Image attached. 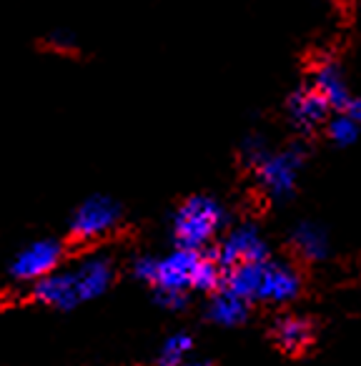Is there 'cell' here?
<instances>
[{
	"label": "cell",
	"instance_id": "1",
	"mask_svg": "<svg viewBox=\"0 0 361 366\" xmlns=\"http://www.w3.org/2000/svg\"><path fill=\"white\" fill-rule=\"evenodd\" d=\"M133 271L156 289L158 304L166 309H181L189 291H219L224 284V266L216 256L181 246L166 256H143L136 261Z\"/></svg>",
	"mask_w": 361,
	"mask_h": 366
},
{
	"label": "cell",
	"instance_id": "2",
	"mask_svg": "<svg viewBox=\"0 0 361 366\" xmlns=\"http://www.w3.org/2000/svg\"><path fill=\"white\" fill-rule=\"evenodd\" d=\"M113 281V264L106 256H88L71 269H58L51 276L36 281L33 296L53 309L71 311L76 306L93 301L108 291Z\"/></svg>",
	"mask_w": 361,
	"mask_h": 366
},
{
	"label": "cell",
	"instance_id": "3",
	"mask_svg": "<svg viewBox=\"0 0 361 366\" xmlns=\"http://www.w3.org/2000/svg\"><path fill=\"white\" fill-rule=\"evenodd\" d=\"M224 289L236 296L266 304H289L301 294V276L294 266L279 261H251V264L231 266L224 271Z\"/></svg>",
	"mask_w": 361,
	"mask_h": 366
},
{
	"label": "cell",
	"instance_id": "4",
	"mask_svg": "<svg viewBox=\"0 0 361 366\" xmlns=\"http://www.w3.org/2000/svg\"><path fill=\"white\" fill-rule=\"evenodd\" d=\"M224 206L211 196H191L173 214V241L181 249L201 251L224 229Z\"/></svg>",
	"mask_w": 361,
	"mask_h": 366
},
{
	"label": "cell",
	"instance_id": "5",
	"mask_svg": "<svg viewBox=\"0 0 361 366\" xmlns=\"http://www.w3.org/2000/svg\"><path fill=\"white\" fill-rule=\"evenodd\" d=\"M251 166H254L261 191L269 199L284 201L296 191V181H299L301 166H304V151L299 146H291L279 153L264 151Z\"/></svg>",
	"mask_w": 361,
	"mask_h": 366
},
{
	"label": "cell",
	"instance_id": "6",
	"mask_svg": "<svg viewBox=\"0 0 361 366\" xmlns=\"http://www.w3.org/2000/svg\"><path fill=\"white\" fill-rule=\"evenodd\" d=\"M118 221H121V206L108 196H93L76 209L71 219V234L81 244H93L113 234Z\"/></svg>",
	"mask_w": 361,
	"mask_h": 366
},
{
	"label": "cell",
	"instance_id": "7",
	"mask_svg": "<svg viewBox=\"0 0 361 366\" xmlns=\"http://www.w3.org/2000/svg\"><path fill=\"white\" fill-rule=\"evenodd\" d=\"M63 264V244L56 239H41L28 244L16 254L11 264V276L16 281H36L51 276Z\"/></svg>",
	"mask_w": 361,
	"mask_h": 366
},
{
	"label": "cell",
	"instance_id": "8",
	"mask_svg": "<svg viewBox=\"0 0 361 366\" xmlns=\"http://www.w3.org/2000/svg\"><path fill=\"white\" fill-rule=\"evenodd\" d=\"M216 261L226 269L241 264H251V261H264L266 259V239L254 224H244L231 229L224 236V241L216 249Z\"/></svg>",
	"mask_w": 361,
	"mask_h": 366
},
{
	"label": "cell",
	"instance_id": "9",
	"mask_svg": "<svg viewBox=\"0 0 361 366\" xmlns=\"http://www.w3.org/2000/svg\"><path fill=\"white\" fill-rule=\"evenodd\" d=\"M289 118L299 131H314L321 123L329 121L331 106L324 101L321 93H316L311 86L299 88L294 96L289 98Z\"/></svg>",
	"mask_w": 361,
	"mask_h": 366
},
{
	"label": "cell",
	"instance_id": "10",
	"mask_svg": "<svg viewBox=\"0 0 361 366\" xmlns=\"http://www.w3.org/2000/svg\"><path fill=\"white\" fill-rule=\"evenodd\" d=\"M311 88H314L316 93H321L324 101L329 103L331 108H336V111H341L351 98L344 71H341L339 63L331 61V58H321L314 66V71H311Z\"/></svg>",
	"mask_w": 361,
	"mask_h": 366
},
{
	"label": "cell",
	"instance_id": "11",
	"mask_svg": "<svg viewBox=\"0 0 361 366\" xmlns=\"http://www.w3.org/2000/svg\"><path fill=\"white\" fill-rule=\"evenodd\" d=\"M274 339L286 354H304L314 341V329L301 316H281L274 324Z\"/></svg>",
	"mask_w": 361,
	"mask_h": 366
},
{
	"label": "cell",
	"instance_id": "12",
	"mask_svg": "<svg viewBox=\"0 0 361 366\" xmlns=\"http://www.w3.org/2000/svg\"><path fill=\"white\" fill-rule=\"evenodd\" d=\"M291 251H294L299 259L304 261H321L329 256V236H326V231L321 229V226L316 224H299L294 231H291Z\"/></svg>",
	"mask_w": 361,
	"mask_h": 366
},
{
	"label": "cell",
	"instance_id": "13",
	"mask_svg": "<svg viewBox=\"0 0 361 366\" xmlns=\"http://www.w3.org/2000/svg\"><path fill=\"white\" fill-rule=\"evenodd\" d=\"M249 316V301L221 286L209 304V319L219 326H239Z\"/></svg>",
	"mask_w": 361,
	"mask_h": 366
},
{
	"label": "cell",
	"instance_id": "14",
	"mask_svg": "<svg viewBox=\"0 0 361 366\" xmlns=\"http://www.w3.org/2000/svg\"><path fill=\"white\" fill-rule=\"evenodd\" d=\"M194 351V339L189 334H173L163 341L161 354H158V364L161 366H173L186 361Z\"/></svg>",
	"mask_w": 361,
	"mask_h": 366
},
{
	"label": "cell",
	"instance_id": "15",
	"mask_svg": "<svg viewBox=\"0 0 361 366\" xmlns=\"http://www.w3.org/2000/svg\"><path fill=\"white\" fill-rule=\"evenodd\" d=\"M359 131L361 126L356 121H351L346 113L339 111V116H334L329 121V126H326V133H329V138L336 143L339 148H346L351 146V143H356V138H359Z\"/></svg>",
	"mask_w": 361,
	"mask_h": 366
},
{
	"label": "cell",
	"instance_id": "16",
	"mask_svg": "<svg viewBox=\"0 0 361 366\" xmlns=\"http://www.w3.org/2000/svg\"><path fill=\"white\" fill-rule=\"evenodd\" d=\"M341 113H346V116H349L351 121H356L361 126V98L359 96H351L349 103H346V106L341 108Z\"/></svg>",
	"mask_w": 361,
	"mask_h": 366
},
{
	"label": "cell",
	"instance_id": "17",
	"mask_svg": "<svg viewBox=\"0 0 361 366\" xmlns=\"http://www.w3.org/2000/svg\"><path fill=\"white\" fill-rule=\"evenodd\" d=\"M173 366H209L206 361H191V359H186V361H181V364H173Z\"/></svg>",
	"mask_w": 361,
	"mask_h": 366
}]
</instances>
